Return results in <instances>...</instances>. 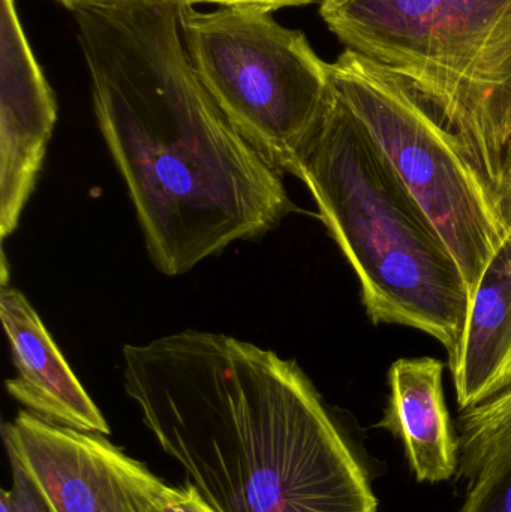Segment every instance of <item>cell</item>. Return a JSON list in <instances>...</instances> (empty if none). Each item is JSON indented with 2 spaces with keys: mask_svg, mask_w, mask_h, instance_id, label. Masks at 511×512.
<instances>
[{
  "mask_svg": "<svg viewBox=\"0 0 511 512\" xmlns=\"http://www.w3.org/2000/svg\"><path fill=\"white\" fill-rule=\"evenodd\" d=\"M188 0L74 12L102 138L156 270L179 276L296 210L282 173L222 113L183 41Z\"/></svg>",
  "mask_w": 511,
  "mask_h": 512,
  "instance_id": "6da1fadb",
  "label": "cell"
},
{
  "mask_svg": "<svg viewBox=\"0 0 511 512\" xmlns=\"http://www.w3.org/2000/svg\"><path fill=\"white\" fill-rule=\"evenodd\" d=\"M123 384L216 512H378L365 466L296 361L185 330L126 345Z\"/></svg>",
  "mask_w": 511,
  "mask_h": 512,
  "instance_id": "7a4b0ae2",
  "label": "cell"
},
{
  "mask_svg": "<svg viewBox=\"0 0 511 512\" xmlns=\"http://www.w3.org/2000/svg\"><path fill=\"white\" fill-rule=\"evenodd\" d=\"M299 179L356 273L372 324L422 331L453 357L470 307L458 262L336 92Z\"/></svg>",
  "mask_w": 511,
  "mask_h": 512,
  "instance_id": "3957f363",
  "label": "cell"
},
{
  "mask_svg": "<svg viewBox=\"0 0 511 512\" xmlns=\"http://www.w3.org/2000/svg\"><path fill=\"white\" fill-rule=\"evenodd\" d=\"M347 50L404 78L511 194V0H321Z\"/></svg>",
  "mask_w": 511,
  "mask_h": 512,
  "instance_id": "277c9868",
  "label": "cell"
},
{
  "mask_svg": "<svg viewBox=\"0 0 511 512\" xmlns=\"http://www.w3.org/2000/svg\"><path fill=\"white\" fill-rule=\"evenodd\" d=\"M180 24L192 65L222 113L270 164L299 177L335 96L330 63L305 33L263 9L198 12L188 0Z\"/></svg>",
  "mask_w": 511,
  "mask_h": 512,
  "instance_id": "5b68a950",
  "label": "cell"
},
{
  "mask_svg": "<svg viewBox=\"0 0 511 512\" xmlns=\"http://www.w3.org/2000/svg\"><path fill=\"white\" fill-rule=\"evenodd\" d=\"M330 74L338 98L452 252L471 300L510 240L494 189L458 135L404 78L351 50L330 63Z\"/></svg>",
  "mask_w": 511,
  "mask_h": 512,
  "instance_id": "8992f818",
  "label": "cell"
},
{
  "mask_svg": "<svg viewBox=\"0 0 511 512\" xmlns=\"http://www.w3.org/2000/svg\"><path fill=\"white\" fill-rule=\"evenodd\" d=\"M17 463L48 512H155L167 484L105 435L20 411L3 424Z\"/></svg>",
  "mask_w": 511,
  "mask_h": 512,
  "instance_id": "52a82bcc",
  "label": "cell"
},
{
  "mask_svg": "<svg viewBox=\"0 0 511 512\" xmlns=\"http://www.w3.org/2000/svg\"><path fill=\"white\" fill-rule=\"evenodd\" d=\"M57 119V104L24 35L15 0L0 5V236L20 222Z\"/></svg>",
  "mask_w": 511,
  "mask_h": 512,
  "instance_id": "ba28073f",
  "label": "cell"
},
{
  "mask_svg": "<svg viewBox=\"0 0 511 512\" xmlns=\"http://www.w3.org/2000/svg\"><path fill=\"white\" fill-rule=\"evenodd\" d=\"M0 316L17 376L5 382L9 396L30 412L69 429L110 435L98 406L57 348L32 304L18 289L0 292Z\"/></svg>",
  "mask_w": 511,
  "mask_h": 512,
  "instance_id": "9c48e42d",
  "label": "cell"
},
{
  "mask_svg": "<svg viewBox=\"0 0 511 512\" xmlns=\"http://www.w3.org/2000/svg\"><path fill=\"white\" fill-rule=\"evenodd\" d=\"M443 361L401 358L389 372V402L377 427L402 441L419 483L437 484L458 475V435L444 399Z\"/></svg>",
  "mask_w": 511,
  "mask_h": 512,
  "instance_id": "30bf717a",
  "label": "cell"
},
{
  "mask_svg": "<svg viewBox=\"0 0 511 512\" xmlns=\"http://www.w3.org/2000/svg\"><path fill=\"white\" fill-rule=\"evenodd\" d=\"M459 411L476 408L511 385V239L471 295L458 351L447 360Z\"/></svg>",
  "mask_w": 511,
  "mask_h": 512,
  "instance_id": "8fae6325",
  "label": "cell"
},
{
  "mask_svg": "<svg viewBox=\"0 0 511 512\" xmlns=\"http://www.w3.org/2000/svg\"><path fill=\"white\" fill-rule=\"evenodd\" d=\"M458 512H511V456L468 484Z\"/></svg>",
  "mask_w": 511,
  "mask_h": 512,
  "instance_id": "7c38bea8",
  "label": "cell"
},
{
  "mask_svg": "<svg viewBox=\"0 0 511 512\" xmlns=\"http://www.w3.org/2000/svg\"><path fill=\"white\" fill-rule=\"evenodd\" d=\"M155 512H216L197 487L186 480L182 487H165Z\"/></svg>",
  "mask_w": 511,
  "mask_h": 512,
  "instance_id": "4fadbf2b",
  "label": "cell"
},
{
  "mask_svg": "<svg viewBox=\"0 0 511 512\" xmlns=\"http://www.w3.org/2000/svg\"><path fill=\"white\" fill-rule=\"evenodd\" d=\"M12 489L6 490L11 512H48L17 463L11 462Z\"/></svg>",
  "mask_w": 511,
  "mask_h": 512,
  "instance_id": "5bb4252c",
  "label": "cell"
},
{
  "mask_svg": "<svg viewBox=\"0 0 511 512\" xmlns=\"http://www.w3.org/2000/svg\"><path fill=\"white\" fill-rule=\"evenodd\" d=\"M192 3H215L221 6H242V8H257L263 11H276L291 6H305L320 3L321 0H191Z\"/></svg>",
  "mask_w": 511,
  "mask_h": 512,
  "instance_id": "9a60e30c",
  "label": "cell"
},
{
  "mask_svg": "<svg viewBox=\"0 0 511 512\" xmlns=\"http://www.w3.org/2000/svg\"><path fill=\"white\" fill-rule=\"evenodd\" d=\"M66 8L71 9L72 12L78 11L87 6L98 5V3L113 2V0H59Z\"/></svg>",
  "mask_w": 511,
  "mask_h": 512,
  "instance_id": "2e32d148",
  "label": "cell"
},
{
  "mask_svg": "<svg viewBox=\"0 0 511 512\" xmlns=\"http://www.w3.org/2000/svg\"><path fill=\"white\" fill-rule=\"evenodd\" d=\"M501 210H503L504 221H506L507 228H509L510 239H511V194L509 195V198H507V200L504 201V204H503V207H501Z\"/></svg>",
  "mask_w": 511,
  "mask_h": 512,
  "instance_id": "e0dca14e",
  "label": "cell"
}]
</instances>
